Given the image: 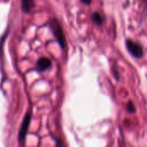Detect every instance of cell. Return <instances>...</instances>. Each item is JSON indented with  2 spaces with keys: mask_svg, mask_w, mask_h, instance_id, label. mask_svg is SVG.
<instances>
[{
  "mask_svg": "<svg viewBox=\"0 0 147 147\" xmlns=\"http://www.w3.org/2000/svg\"><path fill=\"white\" fill-rule=\"evenodd\" d=\"M49 26L53 34L55 35L56 40L58 41L60 47L62 49H65V47H66V40H65V36H64V34H63L62 28L61 24L59 23V22L56 19H52L49 22Z\"/></svg>",
  "mask_w": 147,
  "mask_h": 147,
  "instance_id": "cell-1",
  "label": "cell"
},
{
  "mask_svg": "<svg viewBox=\"0 0 147 147\" xmlns=\"http://www.w3.org/2000/svg\"><path fill=\"white\" fill-rule=\"evenodd\" d=\"M126 49H127L128 53L133 57L137 58V59L142 58V56H143V47L139 43L127 39L126 40Z\"/></svg>",
  "mask_w": 147,
  "mask_h": 147,
  "instance_id": "cell-2",
  "label": "cell"
},
{
  "mask_svg": "<svg viewBox=\"0 0 147 147\" xmlns=\"http://www.w3.org/2000/svg\"><path fill=\"white\" fill-rule=\"evenodd\" d=\"M30 120H31V113L28 112L26 114V115L23 118V123L21 125V127L19 129V133H18V141L19 143H24V140L25 137L27 135L28 133V129L29 127V123H30Z\"/></svg>",
  "mask_w": 147,
  "mask_h": 147,
  "instance_id": "cell-3",
  "label": "cell"
},
{
  "mask_svg": "<svg viewBox=\"0 0 147 147\" xmlns=\"http://www.w3.org/2000/svg\"><path fill=\"white\" fill-rule=\"evenodd\" d=\"M50 67H51V60L49 58L42 57L37 60L36 69L38 72H42V71L48 70Z\"/></svg>",
  "mask_w": 147,
  "mask_h": 147,
  "instance_id": "cell-4",
  "label": "cell"
},
{
  "mask_svg": "<svg viewBox=\"0 0 147 147\" xmlns=\"http://www.w3.org/2000/svg\"><path fill=\"white\" fill-rule=\"evenodd\" d=\"M21 8L24 13H29L35 7L34 0H21Z\"/></svg>",
  "mask_w": 147,
  "mask_h": 147,
  "instance_id": "cell-5",
  "label": "cell"
},
{
  "mask_svg": "<svg viewBox=\"0 0 147 147\" xmlns=\"http://www.w3.org/2000/svg\"><path fill=\"white\" fill-rule=\"evenodd\" d=\"M91 19L92 21L97 24V25H101L103 23V18L101 16V14H99L98 12H94L91 15Z\"/></svg>",
  "mask_w": 147,
  "mask_h": 147,
  "instance_id": "cell-6",
  "label": "cell"
},
{
  "mask_svg": "<svg viewBox=\"0 0 147 147\" xmlns=\"http://www.w3.org/2000/svg\"><path fill=\"white\" fill-rule=\"evenodd\" d=\"M127 110H128L129 113H134L135 112L136 109H135V108H134V106H133L132 102H128V104H127Z\"/></svg>",
  "mask_w": 147,
  "mask_h": 147,
  "instance_id": "cell-7",
  "label": "cell"
},
{
  "mask_svg": "<svg viewBox=\"0 0 147 147\" xmlns=\"http://www.w3.org/2000/svg\"><path fill=\"white\" fill-rule=\"evenodd\" d=\"M83 3H85V4H87V5H89L90 3H91V2H92V0H81Z\"/></svg>",
  "mask_w": 147,
  "mask_h": 147,
  "instance_id": "cell-8",
  "label": "cell"
}]
</instances>
